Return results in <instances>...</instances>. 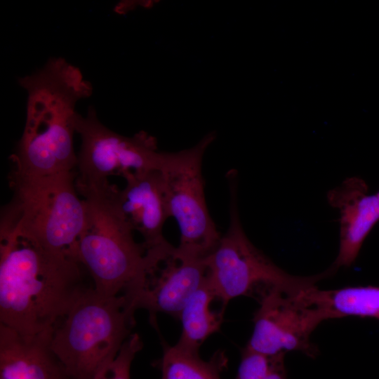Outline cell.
Masks as SVG:
<instances>
[{
	"label": "cell",
	"instance_id": "2e32d148",
	"mask_svg": "<svg viewBox=\"0 0 379 379\" xmlns=\"http://www.w3.org/2000/svg\"><path fill=\"white\" fill-rule=\"evenodd\" d=\"M227 364L223 352H216L208 361L197 353L184 351L175 345H166L157 365L161 379H220Z\"/></svg>",
	"mask_w": 379,
	"mask_h": 379
},
{
	"label": "cell",
	"instance_id": "7a4b0ae2",
	"mask_svg": "<svg viewBox=\"0 0 379 379\" xmlns=\"http://www.w3.org/2000/svg\"><path fill=\"white\" fill-rule=\"evenodd\" d=\"M19 84L27 92L23 133L12 155V175L41 178L74 172L78 157L73 135L81 99L93 88L80 69L61 58H53Z\"/></svg>",
	"mask_w": 379,
	"mask_h": 379
},
{
	"label": "cell",
	"instance_id": "8fae6325",
	"mask_svg": "<svg viewBox=\"0 0 379 379\" xmlns=\"http://www.w3.org/2000/svg\"><path fill=\"white\" fill-rule=\"evenodd\" d=\"M327 199L340 213L339 250L332 267L335 270L349 267L379 221V201L376 194L368 193L366 182L358 177L348 178L331 190Z\"/></svg>",
	"mask_w": 379,
	"mask_h": 379
},
{
	"label": "cell",
	"instance_id": "52a82bcc",
	"mask_svg": "<svg viewBox=\"0 0 379 379\" xmlns=\"http://www.w3.org/2000/svg\"><path fill=\"white\" fill-rule=\"evenodd\" d=\"M215 136L208 134L195 146L178 152H164L160 171L169 217L180 231L178 246L206 259L221 238L207 207L202 176L204 154Z\"/></svg>",
	"mask_w": 379,
	"mask_h": 379
},
{
	"label": "cell",
	"instance_id": "4fadbf2b",
	"mask_svg": "<svg viewBox=\"0 0 379 379\" xmlns=\"http://www.w3.org/2000/svg\"><path fill=\"white\" fill-rule=\"evenodd\" d=\"M51 330L27 335L0 324V379H72L51 348Z\"/></svg>",
	"mask_w": 379,
	"mask_h": 379
},
{
	"label": "cell",
	"instance_id": "8992f818",
	"mask_svg": "<svg viewBox=\"0 0 379 379\" xmlns=\"http://www.w3.org/2000/svg\"><path fill=\"white\" fill-rule=\"evenodd\" d=\"M74 176V172L32 178L11 175L13 198L4 208L1 223L76 259L86 204L77 194Z\"/></svg>",
	"mask_w": 379,
	"mask_h": 379
},
{
	"label": "cell",
	"instance_id": "30bf717a",
	"mask_svg": "<svg viewBox=\"0 0 379 379\" xmlns=\"http://www.w3.org/2000/svg\"><path fill=\"white\" fill-rule=\"evenodd\" d=\"M304 291L298 294L274 291L262 296L254 314L252 335L245 348L267 354L300 351L314 357L318 349L310 335L328 317L323 310L304 298Z\"/></svg>",
	"mask_w": 379,
	"mask_h": 379
},
{
	"label": "cell",
	"instance_id": "ac0fdd59",
	"mask_svg": "<svg viewBox=\"0 0 379 379\" xmlns=\"http://www.w3.org/2000/svg\"><path fill=\"white\" fill-rule=\"evenodd\" d=\"M142 348L140 337L138 333H132L115 359L105 366L94 379H130L133 360Z\"/></svg>",
	"mask_w": 379,
	"mask_h": 379
},
{
	"label": "cell",
	"instance_id": "d6986e66",
	"mask_svg": "<svg viewBox=\"0 0 379 379\" xmlns=\"http://www.w3.org/2000/svg\"><path fill=\"white\" fill-rule=\"evenodd\" d=\"M376 196H377L378 201H379V192L376 194Z\"/></svg>",
	"mask_w": 379,
	"mask_h": 379
},
{
	"label": "cell",
	"instance_id": "6da1fadb",
	"mask_svg": "<svg viewBox=\"0 0 379 379\" xmlns=\"http://www.w3.org/2000/svg\"><path fill=\"white\" fill-rule=\"evenodd\" d=\"M76 259L1 223L0 324L21 334L50 331L88 291Z\"/></svg>",
	"mask_w": 379,
	"mask_h": 379
},
{
	"label": "cell",
	"instance_id": "e0dca14e",
	"mask_svg": "<svg viewBox=\"0 0 379 379\" xmlns=\"http://www.w3.org/2000/svg\"><path fill=\"white\" fill-rule=\"evenodd\" d=\"M285 354H267L244 348L235 379H287Z\"/></svg>",
	"mask_w": 379,
	"mask_h": 379
},
{
	"label": "cell",
	"instance_id": "5b68a950",
	"mask_svg": "<svg viewBox=\"0 0 379 379\" xmlns=\"http://www.w3.org/2000/svg\"><path fill=\"white\" fill-rule=\"evenodd\" d=\"M230 223L214 251L205 259L207 277L224 312L228 302L239 296H251L258 301L267 293L278 291L289 294L316 286L332 274L326 271L312 276L291 275L278 267L256 248L243 230L237 206L235 173H229Z\"/></svg>",
	"mask_w": 379,
	"mask_h": 379
},
{
	"label": "cell",
	"instance_id": "ba28073f",
	"mask_svg": "<svg viewBox=\"0 0 379 379\" xmlns=\"http://www.w3.org/2000/svg\"><path fill=\"white\" fill-rule=\"evenodd\" d=\"M206 278L205 259L191 255L165 240L146 249L138 274L121 295L134 313L145 309L154 318L164 313L178 319L187 300Z\"/></svg>",
	"mask_w": 379,
	"mask_h": 379
},
{
	"label": "cell",
	"instance_id": "9c48e42d",
	"mask_svg": "<svg viewBox=\"0 0 379 379\" xmlns=\"http://www.w3.org/2000/svg\"><path fill=\"white\" fill-rule=\"evenodd\" d=\"M75 131L81 139L77 184H96L112 175L124 177L159 170L162 163L164 152L157 150L154 138L145 132L127 137L112 131L99 121L93 106L85 117L77 113Z\"/></svg>",
	"mask_w": 379,
	"mask_h": 379
},
{
	"label": "cell",
	"instance_id": "277c9868",
	"mask_svg": "<svg viewBox=\"0 0 379 379\" xmlns=\"http://www.w3.org/2000/svg\"><path fill=\"white\" fill-rule=\"evenodd\" d=\"M134 314L123 295L92 288L51 328V348L72 379H94L132 334Z\"/></svg>",
	"mask_w": 379,
	"mask_h": 379
},
{
	"label": "cell",
	"instance_id": "3957f363",
	"mask_svg": "<svg viewBox=\"0 0 379 379\" xmlns=\"http://www.w3.org/2000/svg\"><path fill=\"white\" fill-rule=\"evenodd\" d=\"M75 185L86 204L75 258L91 277L97 293L121 295L138 274L146 249L135 241L134 230L119 207L116 185L108 180Z\"/></svg>",
	"mask_w": 379,
	"mask_h": 379
},
{
	"label": "cell",
	"instance_id": "9a60e30c",
	"mask_svg": "<svg viewBox=\"0 0 379 379\" xmlns=\"http://www.w3.org/2000/svg\"><path fill=\"white\" fill-rule=\"evenodd\" d=\"M305 300L323 310L328 319L349 316L379 319V287L348 286L321 290L317 286L304 291Z\"/></svg>",
	"mask_w": 379,
	"mask_h": 379
},
{
	"label": "cell",
	"instance_id": "7c38bea8",
	"mask_svg": "<svg viewBox=\"0 0 379 379\" xmlns=\"http://www.w3.org/2000/svg\"><path fill=\"white\" fill-rule=\"evenodd\" d=\"M118 190L119 207L134 231L143 237L145 249L164 242L162 230L169 218L159 170L130 173Z\"/></svg>",
	"mask_w": 379,
	"mask_h": 379
},
{
	"label": "cell",
	"instance_id": "5bb4252c",
	"mask_svg": "<svg viewBox=\"0 0 379 379\" xmlns=\"http://www.w3.org/2000/svg\"><path fill=\"white\" fill-rule=\"evenodd\" d=\"M215 299V293L207 277L190 297L180 312L178 319L182 324V332L175 345L177 347L199 354L203 343L220 330L224 312L211 310V304Z\"/></svg>",
	"mask_w": 379,
	"mask_h": 379
}]
</instances>
